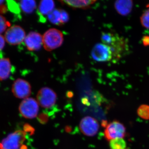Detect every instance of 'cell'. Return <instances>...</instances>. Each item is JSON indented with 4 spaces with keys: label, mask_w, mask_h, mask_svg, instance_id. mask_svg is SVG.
Returning a JSON list of instances; mask_svg holds the SVG:
<instances>
[{
    "label": "cell",
    "mask_w": 149,
    "mask_h": 149,
    "mask_svg": "<svg viewBox=\"0 0 149 149\" xmlns=\"http://www.w3.org/2000/svg\"><path fill=\"white\" fill-rule=\"evenodd\" d=\"M103 44L109 46L112 53V59L119 60L126 53L128 45L126 40L118 35L110 32H103L101 35Z\"/></svg>",
    "instance_id": "obj_1"
},
{
    "label": "cell",
    "mask_w": 149,
    "mask_h": 149,
    "mask_svg": "<svg viewBox=\"0 0 149 149\" xmlns=\"http://www.w3.org/2000/svg\"><path fill=\"white\" fill-rule=\"evenodd\" d=\"M27 130H19L10 134L0 143L3 149H27L24 145L26 139Z\"/></svg>",
    "instance_id": "obj_2"
},
{
    "label": "cell",
    "mask_w": 149,
    "mask_h": 149,
    "mask_svg": "<svg viewBox=\"0 0 149 149\" xmlns=\"http://www.w3.org/2000/svg\"><path fill=\"white\" fill-rule=\"evenodd\" d=\"M63 42L62 32L55 28L46 31L43 36V45L45 49L51 52L59 47Z\"/></svg>",
    "instance_id": "obj_3"
},
{
    "label": "cell",
    "mask_w": 149,
    "mask_h": 149,
    "mask_svg": "<svg viewBox=\"0 0 149 149\" xmlns=\"http://www.w3.org/2000/svg\"><path fill=\"white\" fill-rule=\"evenodd\" d=\"M21 116L27 119H33L37 117L39 111V104L32 98H27L21 102L19 107Z\"/></svg>",
    "instance_id": "obj_4"
},
{
    "label": "cell",
    "mask_w": 149,
    "mask_h": 149,
    "mask_svg": "<svg viewBox=\"0 0 149 149\" xmlns=\"http://www.w3.org/2000/svg\"><path fill=\"white\" fill-rule=\"evenodd\" d=\"M57 98L55 92L48 87L41 88L37 95L38 104L44 108H50L53 107L56 103Z\"/></svg>",
    "instance_id": "obj_5"
},
{
    "label": "cell",
    "mask_w": 149,
    "mask_h": 149,
    "mask_svg": "<svg viewBox=\"0 0 149 149\" xmlns=\"http://www.w3.org/2000/svg\"><path fill=\"white\" fill-rule=\"evenodd\" d=\"M104 134L108 141L123 139L125 135V128L122 123L114 120L107 125Z\"/></svg>",
    "instance_id": "obj_6"
},
{
    "label": "cell",
    "mask_w": 149,
    "mask_h": 149,
    "mask_svg": "<svg viewBox=\"0 0 149 149\" xmlns=\"http://www.w3.org/2000/svg\"><path fill=\"white\" fill-rule=\"evenodd\" d=\"M25 32L24 29L18 25H14L6 31L5 39L12 45L21 44L25 38Z\"/></svg>",
    "instance_id": "obj_7"
},
{
    "label": "cell",
    "mask_w": 149,
    "mask_h": 149,
    "mask_svg": "<svg viewBox=\"0 0 149 149\" xmlns=\"http://www.w3.org/2000/svg\"><path fill=\"white\" fill-rule=\"evenodd\" d=\"M100 125L98 122L94 118L87 116L80 120V129L85 136L93 137L98 132Z\"/></svg>",
    "instance_id": "obj_8"
},
{
    "label": "cell",
    "mask_w": 149,
    "mask_h": 149,
    "mask_svg": "<svg viewBox=\"0 0 149 149\" xmlns=\"http://www.w3.org/2000/svg\"><path fill=\"white\" fill-rule=\"evenodd\" d=\"M91 55L93 59L98 62L110 61L113 58L110 48L103 43L96 44L93 48Z\"/></svg>",
    "instance_id": "obj_9"
},
{
    "label": "cell",
    "mask_w": 149,
    "mask_h": 149,
    "mask_svg": "<svg viewBox=\"0 0 149 149\" xmlns=\"http://www.w3.org/2000/svg\"><path fill=\"white\" fill-rule=\"evenodd\" d=\"M14 95L19 99H26L31 95V86L29 82L18 79L14 82L12 88Z\"/></svg>",
    "instance_id": "obj_10"
},
{
    "label": "cell",
    "mask_w": 149,
    "mask_h": 149,
    "mask_svg": "<svg viewBox=\"0 0 149 149\" xmlns=\"http://www.w3.org/2000/svg\"><path fill=\"white\" fill-rule=\"evenodd\" d=\"M24 41L28 50L37 51L42 47L43 45V37L38 32H30L25 37Z\"/></svg>",
    "instance_id": "obj_11"
},
{
    "label": "cell",
    "mask_w": 149,
    "mask_h": 149,
    "mask_svg": "<svg viewBox=\"0 0 149 149\" xmlns=\"http://www.w3.org/2000/svg\"><path fill=\"white\" fill-rule=\"evenodd\" d=\"M47 17L51 23L58 26L65 24L69 19L68 13L64 10L60 9H54Z\"/></svg>",
    "instance_id": "obj_12"
},
{
    "label": "cell",
    "mask_w": 149,
    "mask_h": 149,
    "mask_svg": "<svg viewBox=\"0 0 149 149\" xmlns=\"http://www.w3.org/2000/svg\"><path fill=\"white\" fill-rule=\"evenodd\" d=\"M133 0H116L114 7L117 12L123 16H126L133 9Z\"/></svg>",
    "instance_id": "obj_13"
},
{
    "label": "cell",
    "mask_w": 149,
    "mask_h": 149,
    "mask_svg": "<svg viewBox=\"0 0 149 149\" xmlns=\"http://www.w3.org/2000/svg\"><path fill=\"white\" fill-rule=\"evenodd\" d=\"M54 8L55 3L54 0H41L37 10L40 20L43 21V17L47 16Z\"/></svg>",
    "instance_id": "obj_14"
},
{
    "label": "cell",
    "mask_w": 149,
    "mask_h": 149,
    "mask_svg": "<svg viewBox=\"0 0 149 149\" xmlns=\"http://www.w3.org/2000/svg\"><path fill=\"white\" fill-rule=\"evenodd\" d=\"M65 5L75 8L86 9L91 6L97 0H59Z\"/></svg>",
    "instance_id": "obj_15"
},
{
    "label": "cell",
    "mask_w": 149,
    "mask_h": 149,
    "mask_svg": "<svg viewBox=\"0 0 149 149\" xmlns=\"http://www.w3.org/2000/svg\"><path fill=\"white\" fill-rule=\"evenodd\" d=\"M12 65L8 58L0 59V81L8 79L10 75Z\"/></svg>",
    "instance_id": "obj_16"
},
{
    "label": "cell",
    "mask_w": 149,
    "mask_h": 149,
    "mask_svg": "<svg viewBox=\"0 0 149 149\" xmlns=\"http://www.w3.org/2000/svg\"><path fill=\"white\" fill-rule=\"evenodd\" d=\"M19 6L24 13H32L37 8L35 0H20Z\"/></svg>",
    "instance_id": "obj_17"
},
{
    "label": "cell",
    "mask_w": 149,
    "mask_h": 149,
    "mask_svg": "<svg viewBox=\"0 0 149 149\" xmlns=\"http://www.w3.org/2000/svg\"><path fill=\"white\" fill-rule=\"evenodd\" d=\"M8 9L12 13L20 16V8L18 3L14 0H6Z\"/></svg>",
    "instance_id": "obj_18"
},
{
    "label": "cell",
    "mask_w": 149,
    "mask_h": 149,
    "mask_svg": "<svg viewBox=\"0 0 149 149\" xmlns=\"http://www.w3.org/2000/svg\"><path fill=\"white\" fill-rule=\"evenodd\" d=\"M109 147L111 149H126L127 145L124 139H118L110 141Z\"/></svg>",
    "instance_id": "obj_19"
},
{
    "label": "cell",
    "mask_w": 149,
    "mask_h": 149,
    "mask_svg": "<svg viewBox=\"0 0 149 149\" xmlns=\"http://www.w3.org/2000/svg\"><path fill=\"white\" fill-rule=\"evenodd\" d=\"M137 113L141 118L146 120H149V106L147 105L141 106L138 109Z\"/></svg>",
    "instance_id": "obj_20"
},
{
    "label": "cell",
    "mask_w": 149,
    "mask_h": 149,
    "mask_svg": "<svg viewBox=\"0 0 149 149\" xmlns=\"http://www.w3.org/2000/svg\"><path fill=\"white\" fill-rule=\"evenodd\" d=\"M147 7L148 8L141 15V22L143 27L149 29V4Z\"/></svg>",
    "instance_id": "obj_21"
},
{
    "label": "cell",
    "mask_w": 149,
    "mask_h": 149,
    "mask_svg": "<svg viewBox=\"0 0 149 149\" xmlns=\"http://www.w3.org/2000/svg\"><path fill=\"white\" fill-rule=\"evenodd\" d=\"M10 25V23L4 17L0 15V34L4 32Z\"/></svg>",
    "instance_id": "obj_22"
},
{
    "label": "cell",
    "mask_w": 149,
    "mask_h": 149,
    "mask_svg": "<svg viewBox=\"0 0 149 149\" xmlns=\"http://www.w3.org/2000/svg\"><path fill=\"white\" fill-rule=\"evenodd\" d=\"M5 45V39L2 35H0V51L3 49Z\"/></svg>",
    "instance_id": "obj_23"
},
{
    "label": "cell",
    "mask_w": 149,
    "mask_h": 149,
    "mask_svg": "<svg viewBox=\"0 0 149 149\" xmlns=\"http://www.w3.org/2000/svg\"><path fill=\"white\" fill-rule=\"evenodd\" d=\"M8 8L6 6L4 5L0 6V13H5L7 11Z\"/></svg>",
    "instance_id": "obj_24"
},
{
    "label": "cell",
    "mask_w": 149,
    "mask_h": 149,
    "mask_svg": "<svg viewBox=\"0 0 149 149\" xmlns=\"http://www.w3.org/2000/svg\"><path fill=\"white\" fill-rule=\"evenodd\" d=\"M6 0H0V6L2 5L3 3Z\"/></svg>",
    "instance_id": "obj_25"
},
{
    "label": "cell",
    "mask_w": 149,
    "mask_h": 149,
    "mask_svg": "<svg viewBox=\"0 0 149 149\" xmlns=\"http://www.w3.org/2000/svg\"><path fill=\"white\" fill-rule=\"evenodd\" d=\"M0 149H3L2 148L1 146V144H0Z\"/></svg>",
    "instance_id": "obj_26"
}]
</instances>
